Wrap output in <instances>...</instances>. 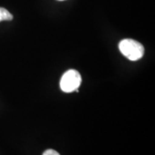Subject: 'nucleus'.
<instances>
[{
    "label": "nucleus",
    "mask_w": 155,
    "mask_h": 155,
    "mask_svg": "<svg viewBox=\"0 0 155 155\" xmlns=\"http://www.w3.org/2000/svg\"><path fill=\"white\" fill-rule=\"evenodd\" d=\"M43 155H60V153L58 152H56L55 150L48 149L47 151H45Z\"/></svg>",
    "instance_id": "20e7f679"
},
{
    "label": "nucleus",
    "mask_w": 155,
    "mask_h": 155,
    "mask_svg": "<svg viewBox=\"0 0 155 155\" xmlns=\"http://www.w3.org/2000/svg\"><path fill=\"white\" fill-rule=\"evenodd\" d=\"M119 49L128 60L136 61L144 54V47L140 42L132 39H124L119 43Z\"/></svg>",
    "instance_id": "f257e3e1"
},
{
    "label": "nucleus",
    "mask_w": 155,
    "mask_h": 155,
    "mask_svg": "<svg viewBox=\"0 0 155 155\" xmlns=\"http://www.w3.org/2000/svg\"><path fill=\"white\" fill-rule=\"evenodd\" d=\"M81 84V76L76 70H68L61 77L60 86L64 92H72L78 91Z\"/></svg>",
    "instance_id": "f03ea898"
},
{
    "label": "nucleus",
    "mask_w": 155,
    "mask_h": 155,
    "mask_svg": "<svg viewBox=\"0 0 155 155\" xmlns=\"http://www.w3.org/2000/svg\"><path fill=\"white\" fill-rule=\"evenodd\" d=\"M13 19V16L5 8L0 7V22L2 21H11Z\"/></svg>",
    "instance_id": "7ed1b4c3"
},
{
    "label": "nucleus",
    "mask_w": 155,
    "mask_h": 155,
    "mask_svg": "<svg viewBox=\"0 0 155 155\" xmlns=\"http://www.w3.org/2000/svg\"><path fill=\"white\" fill-rule=\"evenodd\" d=\"M58 1H63V0H58Z\"/></svg>",
    "instance_id": "39448f33"
}]
</instances>
